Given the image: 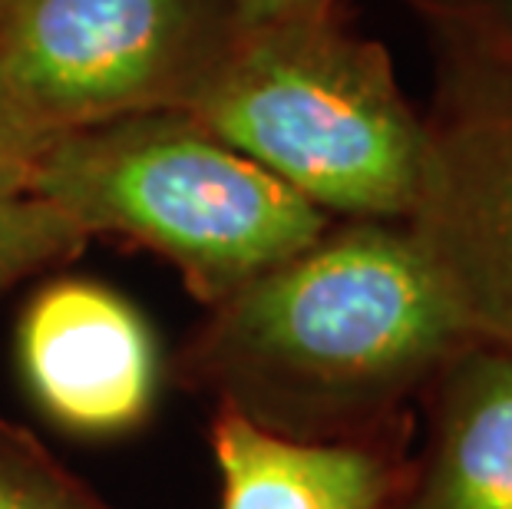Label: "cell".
Instances as JSON below:
<instances>
[{
  "label": "cell",
  "mask_w": 512,
  "mask_h": 509,
  "mask_svg": "<svg viewBox=\"0 0 512 509\" xmlns=\"http://www.w3.org/2000/svg\"><path fill=\"white\" fill-rule=\"evenodd\" d=\"M463 344L407 225L344 219L212 305L172 374L275 437L361 443L387 440Z\"/></svg>",
  "instance_id": "cell-1"
},
{
  "label": "cell",
  "mask_w": 512,
  "mask_h": 509,
  "mask_svg": "<svg viewBox=\"0 0 512 509\" xmlns=\"http://www.w3.org/2000/svg\"><path fill=\"white\" fill-rule=\"evenodd\" d=\"M179 113L331 219L407 222L417 202L423 116L341 10L238 30Z\"/></svg>",
  "instance_id": "cell-2"
},
{
  "label": "cell",
  "mask_w": 512,
  "mask_h": 509,
  "mask_svg": "<svg viewBox=\"0 0 512 509\" xmlns=\"http://www.w3.org/2000/svg\"><path fill=\"white\" fill-rule=\"evenodd\" d=\"M30 192L90 238L116 235L162 255L209 308L337 222L179 110L60 133Z\"/></svg>",
  "instance_id": "cell-3"
},
{
  "label": "cell",
  "mask_w": 512,
  "mask_h": 509,
  "mask_svg": "<svg viewBox=\"0 0 512 509\" xmlns=\"http://www.w3.org/2000/svg\"><path fill=\"white\" fill-rule=\"evenodd\" d=\"M238 30L228 0H0V86L53 136L182 110Z\"/></svg>",
  "instance_id": "cell-4"
},
{
  "label": "cell",
  "mask_w": 512,
  "mask_h": 509,
  "mask_svg": "<svg viewBox=\"0 0 512 509\" xmlns=\"http://www.w3.org/2000/svg\"><path fill=\"white\" fill-rule=\"evenodd\" d=\"M407 232L470 341L512 351V80L437 50Z\"/></svg>",
  "instance_id": "cell-5"
},
{
  "label": "cell",
  "mask_w": 512,
  "mask_h": 509,
  "mask_svg": "<svg viewBox=\"0 0 512 509\" xmlns=\"http://www.w3.org/2000/svg\"><path fill=\"white\" fill-rule=\"evenodd\" d=\"M17 357L43 414L83 437L136 430L156 404V338L119 291L96 281L43 285L20 311Z\"/></svg>",
  "instance_id": "cell-6"
},
{
  "label": "cell",
  "mask_w": 512,
  "mask_h": 509,
  "mask_svg": "<svg viewBox=\"0 0 512 509\" xmlns=\"http://www.w3.org/2000/svg\"><path fill=\"white\" fill-rule=\"evenodd\" d=\"M430 440L384 509H512V351L470 341L430 384Z\"/></svg>",
  "instance_id": "cell-7"
},
{
  "label": "cell",
  "mask_w": 512,
  "mask_h": 509,
  "mask_svg": "<svg viewBox=\"0 0 512 509\" xmlns=\"http://www.w3.org/2000/svg\"><path fill=\"white\" fill-rule=\"evenodd\" d=\"M209 440L222 473V509H384L403 473L387 440H285L222 407Z\"/></svg>",
  "instance_id": "cell-8"
},
{
  "label": "cell",
  "mask_w": 512,
  "mask_h": 509,
  "mask_svg": "<svg viewBox=\"0 0 512 509\" xmlns=\"http://www.w3.org/2000/svg\"><path fill=\"white\" fill-rule=\"evenodd\" d=\"M86 235L34 192H0V295L83 255Z\"/></svg>",
  "instance_id": "cell-9"
},
{
  "label": "cell",
  "mask_w": 512,
  "mask_h": 509,
  "mask_svg": "<svg viewBox=\"0 0 512 509\" xmlns=\"http://www.w3.org/2000/svg\"><path fill=\"white\" fill-rule=\"evenodd\" d=\"M0 509H113L27 427L0 417Z\"/></svg>",
  "instance_id": "cell-10"
},
{
  "label": "cell",
  "mask_w": 512,
  "mask_h": 509,
  "mask_svg": "<svg viewBox=\"0 0 512 509\" xmlns=\"http://www.w3.org/2000/svg\"><path fill=\"white\" fill-rule=\"evenodd\" d=\"M443 53L512 80V0H403Z\"/></svg>",
  "instance_id": "cell-11"
},
{
  "label": "cell",
  "mask_w": 512,
  "mask_h": 509,
  "mask_svg": "<svg viewBox=\"0 0 512 509\" xmlns=\"http://www.w3.org/2000/svg\"><path fill=\"white\" fill-rule=\"evenodd\" d=\"M53 139L0 86V192H30L37 162Z\"/></svg>",
  "instance_id": "cell-12"
},
{
  "label": "cell",
  "mask_w": 512,
  "mask_h": 509,
  "mask_svg": "<svg viewBox=\"0 0 512 509\" xmlns=\"http://www.w3.org/2000/svg\"><path fill=\"white\" fill-rule=\"evenodd\" d=\"M238 27H265L281 24V20H298V17H321L337 14L341 0H228Z\"/></svg>",
  "instance_id": "cell-13"
}]
</instances>
